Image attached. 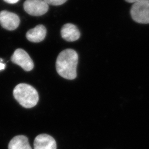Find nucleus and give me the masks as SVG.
<instances>
[{
  "instance_id": "obj_1",
  "label": "nucleus",
  "mask_w": 149,
  "mask_h": 149,
  "mask_svg": "<svg viewBox=\"0 0 149 149\" xmlns=\"http://www.w3.org/2000/svg\"><path fill=\"white\" fill-rule=\"evenodd\" d=\"M78 55L72 49H66L59 54L56 61L58 74L64 79L74 80L77 76Z\"/></svg>"
},
{
  "instance_id": "obj_2",
  "label": "nucleus",
  "mask_w": 149,
  "mask_h": 149,
  "mask_svg": "<svg viewBox=\"0 0 149 149\" xmlns=\"http://www.w3.org/2000/svg\"><path fill=\"white\" fill-rule=\"evenodd\" d=\"M13 96L22 106L31 108L36 106L39 101L37 91L32 86L26 84H20L13 90Z\"/></svg>"
},
{
  "instance_id": "obj_3",
  "label": "nucleus",
  "mask_w": 149,
  "mask_h": 149,
  "mask_svg": "<svg viewBox=\"0 0 149 149\" xmlns=\"http://www.w3.org/2000/svg\"><path fill=\"white\" fill-rule=\"evenodd\" d=\"M130 13L134 21L140 24H149V0L134 3Z\"/></svg>"
},
{
  "instance_id": "obj_4",
  "label": "nucleus",
  "mask_w": 149,
  "mask_h": 149,
  "mask_svg": "<svg viewBox=\"0 0 149 149\" xmlns=\"http://www.w3.org/2000/svg\"><path fill=\"white\" fill-rule=\"evenodd\" d=\"M24 9L30 15L42 16L48 11V5L43 0H27L24 3Z\"/></svg>"
},
{
  "instance_id": "obj_5",
  "label": "nucleus",
  "mask_w": 149,
  "mask_h": 149,
  "mask_svg": "<svg viewBox=\"0 0 149 149\" xmlns=\"http://www.w3.org/2000/svg\"><path fill=\"white\" fill-rule=\"evenodd\" d=\"M11 60L26 71H30L34 68V63L32 59L27 52L22 49H18L15 50L11 57Z\"/></svg>"
},
{
  "instance_id": "obj_6",
  "label": "nucleus",
  "mask_w": 149,
  "mask_h": 149,
  "mask_svg": "<svg viewBox=\"0 0 149 149\" xmlns=\"http://www.w3.org/2000/svg\"><path fill=\"white\" fill-rule=\"evenodd\" d=\"M20 19L15 13L7 11L0 12V24L8 31H13L19 26Z\"/></svg>"
},
{
  "instance_id": "obj_7",
  "label": "nucleus",
  "mask_w": 149,
  "mask_h": 149,
  "mask_svg": "<svg viewBox=\"0 0 149 149\" xmlns=\"http://www.w3.org/2000/svg\"><path fill=\"white\" fill-rule=\"evenodd\" d=\"M34 149H56V143L52 136L40 134L34 139Z\"/></svg>"
},
{
  "instance_id": "obj_8",
  "label": "nucleus",
  "mask_w": 149,
  "mask_h": 149,
  "mask_svg": "<svg viewBox=\"0 0 149 149\" xmlns=\"http://www.w3.org/2000/svg\"><path fill=\"white\" fill-rule=\"evenodd\" d=\"M63 38L68 42H74L80 37V32L74 24L68 23L65 24L61 31Z\"/></svg>"
},
{
  "instance_id": "obj_9",
  "label": "nucleus",
  "mask_w": 149,
  "mask_h": 149,
  "mask_svg": "<svg viewBox=\"0 0 149 149\" xmlns=\"http://www.w3.org/2000/svg\"><path fill=\"white\" fill-rule=\"evenodd\" d=\"M46 34L47 29L45 27L40 24L28 31L26 34V37L30 42L39 43L44 39Z\"/></svg>"
},
{
  "instance_id": "obj_10",
  "label": "nucleus",
  "mask_w": 149,
  "mask_h": 149,
  "mask_svg": "<svg viewBox=\"0 0 149 149\" xmlns=\"http://www.w3.org/2000/svg\"><path fill=\"white\" fill-rule=\"evenodd\" d=\"M8 149H32V148L26 136L17 135L10 141Z\"/></svg>"
},
{
  "instance_id": "obj_11",
  "label": "nucleus",
  "mask_w": 149,
  "mask_h": 149,
  "mask_svg": "<svg viewBox=\"0 0 149 149\" xmlns=\"http://www.w3.org/2000/svg\"><path fill=\"white\" fill-rule=\"evenodd\" d=\"M47 4L52 5L59 6L64 4L67 0H43Z\"/></svg>"
},
{
  "instance_id": "obj_12",
  "label": "nucleus",
  "mask_w": 149,
  "mask_h": 149,
  "mask_svg": "<svg viewBox=\"0 0 149 149\" xmlns=\"http://www.w3.org/2000/svg\"><path fill=\"white\" fill-rule=\"evenodd\" d=\"M5 2H6L7 3H16L17 2L19 1V0H4Z\"/></svg>"
},
{
  "instance_id": "obj_13",
  "label": "nucleus",
  "mask_w": 149,
  "mask_h": 149,
  "mask_svg": "<svg viewBox=\"0 0 149 149\" xmlns=\"http://www.w3.org/2000/svg\"><path fill=\"white\" fill-rule=\"evenodd\" d=\"M127 2H128V3H135V2H139V1H143V0H125Z\"/></svg>"
},
{
  "instance_id": "obj_14",
  "label": "nucleus",
  "mask_w": 149,
  "mask_h": 149,
  "mask_svg": "<svg viewBox=\"0 0 149 149\" xmlns=\"http://www.w3.org/2000/svg\"><path fill=\"white\" fill-rule=\"evenodd\" d=\"M5 68V65L0 62V70H4Z\"/></svg>"
}]
</instances>
